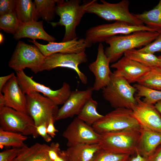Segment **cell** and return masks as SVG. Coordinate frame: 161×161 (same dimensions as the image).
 Segmentation results:
<instances>
[{
    "label": "cell",
    "mask_w": 161,
    "mask_h": 161,
    "mask_svg": "<svg viewBox=\"0 0 161 161\" xmlns=\"http://www.w3.org/2000/svg\"><path fill=\"white\" fill-rule=\"evenodd\" d=\"M94 1H85L81 4L80 0H59L57 3L55 13L60 19L58 22L49 23L53 27L57 26L65 27V32L62 41H69L77 37L76 27L86 13V8Z\"/></svg>",
    "instance_id": "1"
},
{
    "label": "cell",
    "mask_w": 161,
    "mask_h": 161,
    "mask_svg": "<svg viewBox=\"0 0 161 161\" xmlns=\"http://www.w3.org/2000/svg\"><path fill=\"white\" fill-rule=\"evenodd\" d=\"M159 34L155 31L144 30L112 36L105 41L109 46L106 48L105 53L110 63H115L126 51L145 46L154 41Z\"/></svg>",
    "instance_id": "2"
},
{
    "label": "cell",
    "mask_w": 161,
    "mask_h": 161,
    "mask_svg": "<svg viewBox=\"0 0 161 161\" xmlns=\"http://www.w3.org/2000/svg\"><path fill=\"white\" fill-rule=\"evenodd\" d=\"M103 96L115 109L125 108L131 109L136 104L134 94L137 89L130 85L124 78L112 72L109 83L103 88Z\"/></svg>",
    "instance_id": "3"
},
{
    "label": "cell",
    "mask_w": 161,
    "mask_h": 161,
    "mask_svg": "<svg viewBox=\"0 0 161 161\" xmlns=\"http://www.w3.org/2000/svg\"><path fill=\"white\" fill-rule=\"evenodd\" d=\"M140 129H130L101 134L98 144L105 151L131 156L136 153Z\"/></svg>",
    "instance_id": "4"
},
{
    "label": "cell",
    "mask_w": 161,
    "mask_h": 161,
    "mask_svg": "<svg viewBox=\"0 0 161 161\" xmlns=\"http://www.w3.org/2000/svg\"><path fill=\"white\" fill-rule=\"evenodd\" d=\"M98 3L96 0L86 8V13L94 14L107 21H120L134 26L144 25L129 10L130 2L123 0L118 3H111L104 0Z\"/></svg>",
    "instance_id": "5"
},
{
    "label": "cell",
    "mask_w": 161,
    "mask_h": 161,
    "mask_svg": "<svg viewBox=\"0 0 161 161\" xmlns=\"http://www.w3.org/2000/svg\"><path fill=\"white\" fill-rule=\"evenodd\" d=\"M45 56L35 45L19 41L8 62L16 72L30 69L35 74L43 71Z\"/></svg>",
    "instance_id": "6"
},
{
    "label": "cell",
    "mask_w": 161,
    "mask_h": 161,
    "mask_svg": "<svg viewBox=\"0 0 161 161\" xmlns=\"http://www.w3.org/2000/svg\"><path fill=\"white\" fill-rule=\"evenodd\" d=\"M92 126L100 134L141 128L134 117L132 110L125 108L115 109L103 115Z\"/></svg>",
    "instance_id": "7"
},
{
    "label": "cell",
    "mask_w": 161,
    "mask_h": 161,
    "mask_svg": "<svg viewBox=\"0 0 161 161\" xmlns=\"http://www.w3.org/2000/svg\"><path fill=\"white\" fill-rule=\"evenodd\" d=\"M144 30L153 31L145 25L134 26L122 22L115 21L89 28L86 32L84 39L89 48L93 44L105 42L109 38L117 35H126Z\"/></svg>",
    "instance_id": "8"
},
{
    "label": "cell",
    "mask_w": 161,
    "mask_h": 161,
    "mask_svg": "<svg viewBox=\"0 0 161 161\" xmlns=\"http://www.w3.org/2000/svg\"><path fill=\"white\" fill-rule=\"evenodd\" d=\"M0 129L4 131L26 136L32 135L34 138L39 136L34 121L29 114L8 107L0 109Z\"/></svg>",
    "instance_id": "9"
},
{
    "label": "cell",
    "mask_w": 161,
    "mask_h": 161,
    "mask_svg": "<svg viewBox=\"0 0 161 161\" xmlns=\"http://www.w3.org/2000/svg\"><path fill=\"white\" fill-rule=\"evenodd\" d=\"M16 73L19 85L25 94L31 91L41 93L58 106L63 105L71 93L70 87L66 82H64L60 89L53 90L36 82L32 78L27 75L24 70Z\"/></svg>",
    "instance_id": "10"
},
{
    "label": "cell",
    "mask_w": 161,
    "mask_h": 161,
    "mask_svg": "<svg viewBox=\"0 0 161 161\" xmlns=\"http://www.w3.org/2000/svg\"><path fill=\"white\" fill-rule=\"evenodd\" d=\"M26 95L28 114L36 127L45 123L48 126L51 119H55L58 109L51 100L35 92L30 91Z\"/></svg>",
    "instance_id": "11"
},
{
    "label": "cell",
    "mask_w": 161,
    "mask_h": 161,
    "mask_svg": "<svg viewBox=\"0 0 161 161\" xmlns=\"http://www.w3.org/2000/svg\"><path fill=\"white\" fill-rule=\"evenodd\" d=\"M62 136L67 140V146L69 147L80 144L98 143L101 134L77 117L67 127Z\"/></svg>",
    "instance_id": "12"
},
{
    "label": "cell",
    "mask_w": 161,
    "mask_h": 161,
    "mask_svg": "<svg viewBox=\"0 0 161 161\" xmlns=\"http://www.w3.org/2000/svg\"><path fill=\"white\" fill-rule=\"evenodd\" d=\"M87 61L85 51L79 53H54L45 57L43 70L49 71L58 67L69 68L76 72L82 83L86 84L87 83V78L80 71L78 66Z\"/></svg>",
    "instance_id": "13"
},
{
    "label": "cell",
    "mask_w": 161,
    "mask_h": 161,
    "mask_svg": "<svg viewBox=\"0 0 161 161\" xmlns=\"http://www.w3.org/2000/svg\"><path fill=\"white\" fill-rule=\"evenodd\" d=\"M137 103L131 108L134 115L141 126L161 133V114L153 104L135 97Z\"/></svg>",
    "instance_id": "14"
},
{
    "label": "cell",
    "mask_w": 161,
    "mask_h": 161,
    "mask_svg": "<svg viewBox=\"0 0 161 161\" xmlns=\"http://www.w3.org/2000/svg\"><path fill=\"white\" fill-rule=\"evenodd\" d=\"M92 87L86 90L72 91L67 100L57 112L55 120H58L78 115L87 102L91 98Z\"/></svg>",
    "instance_id": "15"
},
{
    "label": "cell",
    "mask_w": 161,
    "mask_h": 161,
    "mask_svg": "<svg viewBox=\"0 0 161 161\" xmlns=\"http://www.w3.org/2000/svg\"><path fill=\"white\" fill-rule=\"evenodd\" d=\"M110 63V60L105 53L103 44L100 43L97 48L96 59L89 66V70L95 78L92 87L94 91H98L109 83L112 72L109 67Z\"/></svg>",
    "instance_id": "16"
},
{
    "label": "cell",
    "mask_w": 161,
    "mask_h": 161,
    "mask_svg": "<svg viewBox=\"0 0 161 161\" xmlns=\"http://www.w3.org/2000/svg\"><path fill=\"white\" fill-rule=\"evenodd\" d=\"M110 67L115 69L114 74L124 78L129 83L137 82L151 69L124 56Z\"/></svg>",
    "instance_id": "17"
},
{
    "label": "cell",
    "mask_w": 161,
    "mask_h": 161,
    "mask_svg": "<svg viewBox=\"0 0 161 161\" xmlns=\"http://www.w3.org/2000/svg\"><path fill=\"white\" fill-rule=\"evenodd\" d=\"M29 41L37 46L45 56L55 53H79L88 48L84 38L78 37L72 40L60 42H50L47 44H41L36 41Z\"/></svg>",
    "instance_id": "18"
},
{
    "label": "cell",
    "mask_w": 161,
    "mask_h": 161,
    "mask_svg": "<svg viewBox=\"0 0 161 161\" xmlns=\"http://www.w3.org/2000/svg\"><path fill=\"white\" fill-rule=\"evenodd\" d=\"M1 92L4 95L5 106L28 114L26 95L21 89L16 75L8 81Z\"/></svg>",
    "instance_id": "19"
},
{
    "label": "cell",
    "mask_w": 161,
    "mask_h": 161,
    "mask_svg": "<svg viewBox=\"0 0 161 161\" xmlns=\"http://www.w3.org/2000/svg\"><path fill=\"white\" fill-rule=\"evenodd\" d=\"M43 21H32L21 24L13 38L18 40L23 38H28L35 41L41 39L48 42H54L56 39L48 34L44 30Z\"/></svg>",
    "instance_id": "20"
},
{
    "label": "cell",
    "mask_w": 161,
    "mask_h": 161,
    "mask_svg": "<svg viewBox=\"0 0 161 161\" xmlns=\"http://www.w3.org/2000/svg\"><path fill=\"white\" fill-rule=\"evenodd\" d=\"M140 132L136 153L148 157L161 145V133L141 126Z\"/></svg>",
    "instance_id": "21"
},
{
    "label": "cell",
    "mask_w": 161,
    "mask_h": 161,
    "mask_svg": "<svg viewBox=\"0 0 161 161\" xmlns=\"http://www.w3.org/2000/svg\"><path fill=\"white\" fill-rule=\"evenodd\" d=\"M49 148V145L39 143L30 147L25 145L12 161H52L48 155Z\"/></svg>",
    "instance_id": "22"
},
{
    "label": "cell",
    "mask_w": 161,
    "mask_h": 161,
    "mask_svg": "<svg viewBox=\"0 0 161 161\" xmlns=\"http://www.w3.org/2000/svg\"><path fill=\"white\" fill-rule=\"evenodd\" d=\"M101 149L98 143L80 144L68 147L66 151L68 161H90Z\"/></svg>",
    "instance_id": "23"
},
{
    "label": "cell",
    "mask_w": 161,
    "mask_h": 161,
    "mask_svg": "<svg viewBox=\"0 0 161 161\" xmlns=\"http://www.w3.org/2000/svg\"><path fill=\"white\" fill-rule=\"evenodd\" d=\"M15 13L21 24L37 21L39 18L31 0H16Z\"/></svg>",
    "instance_id": "24"
},
{
    "label": "cell",
    "mask_w": 161,
    "mask_h": 161,
    "mask_svg": "<svg viewBox=\"0 0 161 161\" xmlns=\"http://www.w3.org/2000/svg\"><path fill=\"white\" fill-rule=\"evenodd\" d=\"M134 15L146 26L153 31L161 33V0L153 9Z\"/></svg>",
    "instance_id": "25"
},
{
    "label": "cell",
    "mask_w": 161,
    "mask_h": 161,
    "mask_svg": "<svg viewBox=\"0 0 161 161\" xmlns=\"http://www.w3.org/2000/svg\"><path fill=\"white\" fill-rule=\"evenodd\" d=\"M124 56L150 68L159 67L160 59L154 54L142 52L136 49L125 52Z\"/></svg>",
    "instance_id": "26"
},
{
    "label": "cell",
    "mask_w": 161,
    "mask_h": 161,
    "mask_svg": "<svg viewBox=\"0 0 161 161\" xmlns=\"http://www.w3.org/2000/svg\"><path fill=\"white\" fill-rule=\"evenodd\" d=\"M97 102L90 98L86 103L77 117L89 125L92 126L103 115L97 111Z\"/></svg>",
    "instance_id": "27"
},
{
    "label": "cell",
    "mask_w": 161,
    "mask_h": 161,
    "mask_svg": "<svg viewBox=\"0 0 161 161\" xmlns=\"http://www.w3.org/2000/svg\"><path fill=\"white\" fill-rule=\"evenodd\" d=\"M59 0H35L34 3L37 14L46 21H51L54 18L56 4Z\"/></svg>",
    "instance_id": "28"
},
{
    "label": "cell",
    "mask_w": 161,
    "mask_h": 161,
    "mask_svg": "<svg viewBox=\"0 0 161 161\" xmlns=\"http://www.w3.org/2000/svg\"><path fill=\"white\" fill-rule=\"evenodd\" d=\"M28 137L21 133L4 131L0 129V146L21 148L25 145L24 142Z\"/></svg>",
    "instance_id": "29"
},
{
    "label": "cell",
    "mask_w": 161,
    "mask_h": 161,
    "mask_svg": "<svg viewBox=\"0 0 161 161\" xmlns=\"http://www.w3.org/2000/svg\"><path fill=\"white\" fill-rule=\"evenodd\" d=\"M137 83L148 87L161 91V68L158 66L151 68Z\"/></svg>",
    "instance_id": "30"
},
{
    "label": "cell",
    "mask_w": 161,
    "mask_h": 161,
    "mask_svg": "<svg viewBox=\"0 0 161 161\" xmlns=\"http://www.w3.org/2000/svg\"><path fill=\"white\" fill-rule=\"evenodd\" d=\"M133 86L137 89L136 96L144 97L142 100L144 102L154 105L161 100V91L153 89L138 83L134 84Z\"/></svg>",
    "instance_id": "31"
},
{
    "label": "cell",
    "mask_w": 161,
    "mask_h": 161,
    "mask_svg": "<svg viewBox=\"0 0 161 161\" xmlns=\"http://www.w3.org/2000/svg\"><path fill=\"white\" fill-rule=\"evenodd\" d=\"M20 25L15 12L0 16V28L6 32L14 35Z\"/></svg>",
    "instance_id": "32"
},
{
    "label": "cell",
    "mask_w": 161,
    "mask_h": 161,
    "mask_svg": "<svg viewBox=\"0 0 161 161\" xmlns=\"http://www.w3.org/2000/svg\"><path fill=\"white\" fill-rule=\"evenodd\" d=\"M131 157L129 155L116 154L101 149L90 161H130Z\"/></svg>",
    "instance_id": "33"
},
{
    "label": "cell",
    "mask_w": 161,
    "mask_h": 161,
    "mask_svg": "<svg viewBox=\"0 0 161 161\" xmlns=\"http://www.w3.org/2000/svg\"><path fill=\"white\" fill-rule=\"evenodd\" d=\"M142 52L154 54L156 52H161V33L157 38L148 45L138 49Z\"/></svg>",
    "instance_id": "34"
},
{
    "label": "cell",
    "mask_w": 161,
    "mask_h": 161,
    "mask_svg": "<svg viewBox=\"0 0 161 161\" xmlns=\"http://www.w3.org/2000/svg\"><path fill=\"white\" fill-rule=\"evenodd\" d=\"M16 0H0V16L15 12Z\"/></svg>",
    "instance_id": "35"
},
{
    "label": "cell",
    "mask_w": 161,
    "mask_h": 161,
    "mask_svg": "<svg viewBox=\"0 0 161 161\" xmlns=\"http://www.w3.org/2000/svg\"><path fill=\"white\" fill-rule=\"evenodd\" d=\"M20 148H13L0 153V161H12L17 156Z\"/></svg>",
    "instance_id": "36"
},
{
    "label": "cell",
    "mask_w": 161,
    "mask_h": 161,
    "mask_svg": "<svg viewBox=\"0 0 161 161\" xmlns=\"http://www.w3.org/2000/svg\"><path fill=\"white\" fill-rule=\"evenodd\" d=\"M61 150L58 143L53 142L49 145L48 153L50 159L54 161L59 155Z\"/></svg>",
    "instance_id": "37"
},
{
    "label": "cell",
    "mask_w": 161,
    "mask_h": 161,
    "mask_svg": "<svg viewBox=\"0 0 161 161\" xmlns=\"http://www.w3.org/2000/svg\"><path fill=\"white\" fill-rule=\"evenodd\" d=\"M47 124L45 123L37 127V131L39 135L41 136L47 142H49L52 140V137L47 132Z\"/></svg>",
    "instance_id": "38"
},
{
    "label": "cell",
    "mask_w": 161,
    "mask_h": 161,
    "mask_svg": "<svg viewBox=\"0 0 161 161\" xmlns=\"http://www.w3.org/2000/svg\"><path fill=\"white\" fill-rule=\"evenodd\" d=\"M55 119L52 118L50 120L47 127V132L52 138H54L55 136V133L58 132V130L55 127L54 125V122Z\"/></svg>",
    "instance_id": "39"
},
{
    "label": "cell",
    "mask_w": 161,
    "mask_h": 161,
    "mask_svg": "<svg viewBox=\"0 0 161 161\" xmlns=\"http://www.w3.org/2000/svg\"><path fill=\"white\" fill-rule=\"evenodd\" d=\"M148 161H161V145L148 157Z\"/></svg>",
    "instance_id": "40"
},
{
    "label": "cell",
    "mask_w": 161,
    "mask_h": 161,
    "mask_svg": "<svg viewBox=\"0 0 161 161\" xmlns=\"http://www.w3.org/2000/svg\"><path fill=\"white\" fill-rule=\"evenodd\" d=\"M15 75L14 73L13 72L8 75L0 77V92H1L3 87Z\"/></svg>",
    "instance_id": "41"
},
{
    "label": "cell",
    "mask_w": 161,
    "mask_h": 161,
    "mask_svg": "<svg viewBox=\"0 0 161 161\" xmlns=\"http://www.w3.org/2000/svg\"><path fill=\"white\" fill-rule=\"evenodd\" d=\"M54 161H68L66 151H61L59 155Z\"/></svg>",
    "instance_id": "42"
},
{
    "label": "cell",
    "mask_w": 161,
    "mask_h": 161,
    "mask_svg": "<svg viewBox=\"0 0 161 161\" xmlns=\"http://www.w3.org/2000/svg\"><path fill=\"white\" fill-rule=\"evenodd\" d=\"M136 155L131 158L130 161H148V157H144L138 153H136Z\"/></svg>",
    "instance_id": "43"
},
{
    "label": "cell",
    "mask_w": 161,
    "mask_h": 161,
    "mask_svg": "<svg viewBox=\"0 0 161 161\" xmlns=\"http://www.w3.org/2000/svg\"><path fill=\"white\" fill-rule=\"evenodd\" d=\"M5 106L4 95L1 92H0V109Z\"/></svg>",
    "instance_id": "44"
},
{
    "label": "cell",
    "mask_w": 161,
    "mask_h": 161,
    "mask_svg": "<svg viewBox=\"0 0 161 161\" xmlns=\"http://www.w3.org/2000/svg\"><path fill=\"white\" fill-rule=\"evenodd\" d=\"M154 106L155 108L161 114V100L157 102Z\"/></svg>",
    "instance_id": "45"
},
{
    "label": "cell",
    "mask_w": 161,
    "mask_h": 161,
    "mask_svg": "<svg viewBox=\"0 0 161 161\" xmlns=\"http://www.w3.org/2000/svg\"><path fill=\"white\" fill-rule=\"evenodd\" d=\"M4 38L3 35L0 33V44H1L4 41Z\"/></svg>",
    "instance_id": "46"
},
{
    "label": "cell",
    "mask_w": 161,
    "mask_h": 161,
    "mask_svg": "<svg viewBox=\"0 0 161 161\" xmlns=\"http://www.w3.org/2000/svg\"><path fill=\"white\" fill-rule=\"evenodd\" d=\"M158 57L160 59V62L159 67L161 68V55H159Z\"/></svg>",
    "instance_id": "47"
}]
</instances>
